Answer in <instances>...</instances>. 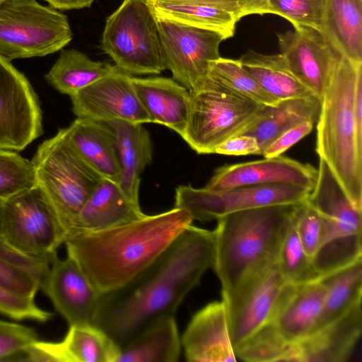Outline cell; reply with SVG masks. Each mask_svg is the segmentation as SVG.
Returning a JSON list of instances; mask_svg holds the SVG:
<instances>
[{
    "instance_id": "cell-1",
    "label": "cell",
    "mask_w": 362,
    "mask_h": 362,
    "mask_svg": "<svg viewBox=\"0 0 362 362\" xmlns=\"http://www.w3.org/2000/svg\"><path fill=\"white\" fill-rule=\"evenodd\" d=\"M214 257V231L191 224L136 276L100 295L93 325L121 349L153 321L175 315Z\"/></svg>"
},
{
    "instance_id": "cell-2",
    "label": "cell",
    "mask_w": 362,
    "mask_h": 362,
    "mask_svg": "<svg viewBox=\"0 0 362 362\" xmlns=\"http://www.w3.org/2000/svg\"><path fill=\"white\" fill-rule=\"evenodd\" d=\"M192 222L185 211L174 207L109 229L72 235L64 244L67 257L103 294L147 268Z\"/></svg>"
},
{
    "instance_id": "cell-3",
    "label": "cell",
    "mask_w": 362,
    "mask_h": 362,
    "mask_svg": "<svg viewBox=\"0 0 362 362\" xmlns=\"http://www.w3.org/2000/svg\"><path fill=\"white\" fill-rule=\"evenodd\" d=\"M301 202L259 206L216 219L212 269L226 308L277 263L282 241Z\"/></svg>"
},
{
    "instance_id": "cell-4",
    "label": "cell",
    "mask_w": 362,
    "mask_h": 362,
    "mask_svg": "<svg viewBox=\"0 0 362 362\" xmlns=\"http://www.w3.org/2000/svg\"><path fill=\"white\" fill-rule=\"evenodd\" d=\"M362 64L338 62L321 99L315 150L352 205L362 211V130L357 128L354 96Z\"/></svg>"
},
{
    "instance_id": "cell-5",
    "label": "cell",
    "mask_w": 362,
    "mask_h": 362,
    "mask_svg": "<svg viewBox=\"0 0 362 362\" xmlns=\"http://www.w3.org/2000/svg\"><path fill=\"white\" fill-rule=\"evenodd\" d=\"M30 161L36 186L50 203L66 238L83 204L103 177L71 146L65 128L44 141Z\"/></svg>"
},
{
    "instance_id": "cell-6",
    "label": "cell",
    "mask_w": 362,
    "mask_h": 362,
    "mask_svg": "<svg viewBox=\"0 0 362 362\" xmlns=\"http://www.w3.org/2000/svg\"><path fill=\"white\" fill-rule=\"evenodd\" d=\"M101 48L131 76L159 74L165 69L156 16L148 0H123L106 19Z\"/></svg>"
},
{
    "instance_id": "cell-7",
    "label": "cell",
    "mask_w": 362,
    "mask_h": 362,
    "mask_svg": "<svg viewBox=\"0 0 362 362\" xmlns=\"http://www.w3.org/2000/svg\"><path fill=\"white\" fill-rule=\"evenodd\" d=\"M189 92V113L181 137L199 154L214 153L223 142L240 134L264 106L208 77Z\"/></svg>"
},
{
    "instance_id": "cell-8",
    "label": "cell",
    "mask_w": 362,
    "mask_h": 362,
    "mask_svg": "<svg viewBox=\"0 0 362 362\" xmlns=\"http://www.w3.org/2000/svg\"><path fill=\"white\" fill-rule=\"evenodd\" d=\"M67 16L37 0H8L0 6V54L11 61L44 57L72 40Z\"/></svg>"
},
{
    "instance_id": "cell-9",
    "label": "cell",
    "mask_w": 362,
    "mask_h": 362,
    "mask_svg": "<svg viewBox=\"0 0 362 362\" xmlns=\"http://www.w3.org/2000/svg\"><path fill=\"white\" fill-rule=\"evenodd\" d=\"M1 236L17 251L49 262L66 238L53 208L37 186L4 201Z\"/></svg>"
},
{
    "instance_id": "cell-10",
    "label": "cell",
    "mask_w": 362,
    "mask_h": 362,
    "mask_svg": "<svg viewBox=\"0 0 362 362\" xmlns=\"http://www.w3.org/2000/svg\"><path fill=\"white\" fill-rule=\"evenodd\" d=\"M312 189L290 184H268L223 189L179 185L175 207L185 211L192 221H211L230 213L274 204L306 200Z\"/></svg>"
},
{
    "instance_id": "cell-11",
    "label": "cell",
    "mask_w": 362,
    "mask_h": 362,
    "mask_svg": "<svg viewBox=\"0 0 362 362\" xmlns=\"http://www.w3.org/2000/svg\"><path fill=\"white\" fill-rule=\"evenodd\" d=\"M156 16L165 69L189 91L199 88L207 78L210 63L221 57L219 47L226 37Z\"/></svg>"
},
{
    "instance_id": "cell-12",
    "label": "cell",
    "mask_w": 362,
    "mask_h": 362,
    "mask_svg": "<svg viewBox=\"0 0 362 362\" xmlns=\"http://www.w3.org/2000/svg\"><path fill=\"white\" fill-rule=\"evenodd\" d=\"M42 133L35 92L24 74L0 54V148L22 151Z\"/></svg>"
},
{
    "instance_id": "cell-13",
    "label": "cell",
    "mask_w": 362,
    "mask_h": 362,
    "mask_svg": "<svg viewBox=\"0 0 362 362\" xmlns=\"http://www.w3.org/2000/svg\"><path fill=\"white\" fill-rule=\"evenodd\" d=\"M280 54L298 81L320 100L343 54L321 31L299 27L277 34Z\"/></svg>"
},
{
    "instance_id": "cell-14",
    "label": "cell",
    "mask_w": 362,
    "mask_h": 362,
    "mask_svg": "<svg viewBox=\"0 0 362 362\" xmlns=\"http://www.w3.org/2000/svg\"><path fill=\"white\" fill-rule=\"evenodd\" d=\"M76 117L108 122L152 123L134 88L132 76L116 66L110 74L70 96Z\"/></svg>"
},
{
    "instance_id": "cell-15",
    "label": "cell",
    "mask_w": 362,
    "mask_h": 362,
    "mask_svg": "<svg viewBox=\"0 0 362 362\" xmlns=\"http://www.w3.org/2000/svg\"><path fill=\"white\" fill-rule=\"evenodd\" d=\"M40 288L69 326L93 325L100 294L72 259L54 257Z\"/></svg>"
},
{
    "instance_id": "cell-16",
    "label": "cell",
    "mask_w": 362,
    "mask_h": 362,
    "mask_svg": "<svg viewBox=\"0 0 362 362\" xmlns=\"http://www.w3.org/2000/svg\"><path fill=\"white\" fill-rule=\"evenodd\" d=\"M317 169L283 156L224 165L216 168L204 187L223 189L243 186L290 184L313 189Z\"/></svg>"
},
{
    "instance_id": "cell-17",
    "label": "cell",
    "mask_w": 362,
    "mask_h": 362,
    "mask_svg": "<svg viewBox=\"0 0 362 362\" xmlns=\"http://www.w3.org/2000/svg\"><path fill=\"white\" fill-rule=\"evenodd\" d=\"M120 348L103 330L91 325H71L61 341L38 339L25 350L29 362H117Z\"/></svg>"
},
{
    "instance_id": "cell-18",
    "label": "cell",
    "mask_w": 362,
    "mask_h": 362,
    "mask_svg": "<svg viewBox=\"0 0 362 362\" xmlns=\"http://www.w3.org/2000/svg\"><path fill=\"white\" fill-rule=\"evenodd\" d=\"M287 283L276 263L226 308L233 350L269 322Z\"/></svg>"
},
{
    "instance_id": "cell-19",
    "label": "cell",
    "mask_w": 362,
    "mask_h": 362,
    "mask_svg": "<svg viewBox=\"0 0 362 362\" xmlns=\"http://www.w3.org/2000/svg\"><path fill=\"white\" fill-rule=\"evenodd\" d=\"M189 362H235L225 303L211 302L191 318L180 337Z\"/></svg>"
},
{
    "instance_id": "cell-20",
    "label": "cell",
    "mask_w": 362,
    "mask_h": 362,
    "mask_svg": "<svg viewBox=\"0 0 362 362\" xmlns=\"http://www.w3.org/2000/svg\"><path fill=\"white\" fill-rule=\"evenodd\" d=\"M325 296L320 280L300 285L287 283L266 324L285 341L297 343L315 331Z\"/></svg>"
},
{
    "instance_id": "cell-21",
    "label": "cell",
    "mask_w": 362,
    "mask_h": 362,
    "mask_svg": "<svg viewBox=\"0 0 362 362\" xmlns=\"http://www.w3.org/2000/svg\"><path fill=\"white\" fill-rule=\"evenodd\" d=\"M308 201L322 219L325 229L322 245L335 239L361 235L362 211L352 205L322 158H320L316 183Z\"/></svg>"
},
{
    "instance_id": "cell-22",
    "label": "cell",
    "mask_w": 362,
    "mask_h": 362,
    "mask_svg": "<svg viewBox=\"0 0 362 362\" xmlns=\"http://www.w3.org/2000/svg\"><path fill=\"white\" fill-rule=\"evenodd\" d=\"M362 330L361 304L315 331L293 347V362H345L351 357Z\"/></svg>"
},
{
    "instance_id": "cell-23",
    "label": "cell",
    "mask_w": 362,
    "mask_h": 362,
    "mask_svg": "<svg viewBox=\"0 0 362 362\" xmlns=\"http://www.w3.org/2000/svg\"><path fill=\"white\" fill-rule=\"evenodd\" d=\"M154 13L180 23L233 36L236 23L255 12L244 6L211 0H148Z\"/></svg>"
},
{
    "instance_id": "cell-24",
    "label": "cell",
    "mask_w": 362,
    "mask_h": 362,
    "mask_svg": "<svg viewBox=\"0 0 362 362\" xmlns=\"http://www.w3.org/2000/svg\"><path fill=\"white\" fill-rule=\"evenodd\" d=\"M135 92L152 123L183 134L189 113L191 94L173 78L132 76Z\"/></svg>"
},
{
    "instance_id": "cell-25",
    "label": "cell",
    "mask_w": 362,
    "mask_h": 362,
    "mask_svg": "<svg viewBox=\"0 0 362 362\" xmlns=\"http://www.w3.org/2000/svg\"><path fill=\"white\" fill-rule=\"evenodd\" d=\"M145 215L140 205L131 201L118 183L103 178L83 204L67 237L109 229Z\"/></svg>"
},
{
    "instance_id": "cell-26",
    "label": "cell",
    "mask_w": 362,
    "mask_h": 362,
    "mask_svg": "<svg viewBox=\"0 0 362 362\" xmlns=\"http://www.w3.org/2000/svg\"><path fill=\"white\" fill-rule=\"evenodd\" d=\"M65 132L71 146L91 168L103 178L119 184L121 168L116 136L107 122L76 117Z\"/></svg>"
},
{
    "instance_id": "cell-27",
    "label": "cell",
    "mask_w": 362,
    "mask_h": 362,
    "mask_svg": "<svg viewBox=\"0 0 362 362\" xmlns=\"http://www.w3.org/2000/svg\"><path fill=\"white\" fill-rule=\"evenodd\" d=\"M321 100L314 95L279 100L273 105H264L240 134L255 137L263 151L286 131L305 122L316 123Z\"/></svg>"
},
{
    "instance_id": "cell-28",
    "label": "cell",
    "mask_w": 362,
    "mask_h": 362,
    "mask_svg": "<svg viewBox=\"0 0 362 362\" xmlns=\"http://www.w3.org/2000/svg\"><path fill=\"white\" fill-rule=\"evenodd\" d=\"M107 123L113 129L116 136L121 168L119 186L131 201L139 204L141 174L152 160L150 134L143 124L122 120Z\"/></svg>"
},
{
    "instance_id": "cell-29",
    "label": "cell",
    "mask_w": 362,
    "mask_h": 362,
    "mask_svg": "<svg viewBox=\"0 0 362 362\" xmlns=\"http://www.w3.org/2000/svg\"><path fill=\"white\" fill-rule=\"evenodd\" d=\"M181 340L175 315L153 321L120 349L117 362H177Z\"/></svg>"
},
{
    "instance_id": "cell-30",
    "label": "cell",
    "mask_w": 362,
    "mask_h": 362,
    "mask_svg": "<svg viewBox=\"0 0 362 362\" xmlns=\"http://www.w3.org/2000/svg\"><path fill=\"white\" fill-rule=\"evenodd\" d=\"M323 33L344 57L362 64V0H325Z\"/></svg>"
},
{
    "instance_id": "cell-31",
    "label": "cell",
    "mask_w": 362,
    "mask_h": 362,
    "mask_svg": "<svg viewBox=\"0 0 362 362\" xmlns=\"http://www.w3.org/2000/svg\"><path fill=\"white\" fill-rule=\"evenodd\" d=\"M320 280L325 286V296L315 331L333 322L361 304L362 258L322 276Z\"/></svg>"
},
{
    "instance_id": "cell-32",
    "label": "cell",
    "mask_w": 362,
    "mask_h": 362,
    "mask_svg": "<svg viewBox=\"0 0 362 362\" xmlns=\"http://www.w3.org/2000/svg\"><path fill=\"white\" fill-rule=\"evenodd\" d=\"M239 61L257 82L278 100L312 94L294 76L280 53L264 54L250 49Z\"/></svg>"
},
{
    "instance_id": "cell-33",
    "label": "cell",
    "mask_w": 362,
    "mask_h": 362,
    "mask_svg": "<svg viewBox=\"0 0 362 362\" xmlns=\"http://www.w3.org/2000/svg\"><path fill=\"white\" fill-rule=\"evenodd\" d=\"M115 68V65L93 61L77 49H64L45 78L59 93L71 96Z\"/></svg>"
},
{
    "instance_id": "cell-34",
    "label": "cell",
    "mask_w": 362,
    "mask_h": 362,
    "mask_svg": "<svg viewBox=\"0 0 362 362\" xmlns=\"http://www.w3.org/2000/svg\"><path fill=\"white\" fill-rule=\"evenodd\" d=\"M207 77L259 105H273L279 101L242 66L239 59L220 57L210 63Z\"/></svg>"
},
{
    "instance_id": "cell-35",
    "label": "cell",
    "mask_w": 362,
    "mask_h": 362,
    "mask_svg": "<svg viewBox=\"0 0 362 362\" xmlns=\"http://www.w3.org/2000/svg\"><path fill=\"white\" fill-rule=\"evenodd\" d=\"M277 265L286 281L300 285L320 280L322 276L305 252L294 225V218L280 247Z\"/></svg>"
},
{
    "instance_id": "cell-36",
    "label": "cell",
    "mask_w": 362,
    "mask_h": 362,
    "mask_svg": "<svg viewBox=\"0 0 362 362\" xmlns=\"http://www.w3.org/2000/svg\"><path fill=\"white\" fill-rule=\"evenodd\" d=\"M35 186L31 161L15 151L0 148V199L6 200Z\"/></svg>"
},
{
    "instance_id": "cell-37",
    "label": "cell",
    "mask_w": 362,
    "mask_h": 362,
    "mask_svg": "<svg viewBox=\"0 0 362 362\" xmlns=\"http://www.w3.org/2000/svg\"><path fill=\"white\" fill-rule=\"evenodd\" d=\"M361 258L362 241L359 235L335 239L322 245L312 260L322 277Z\"/></svg>"
},
{
    "instance_id": "cell-38",
    "label": "cell",
    "mask_w": 362,
    "mask_h": 362,
    "mask_svg": "<svg viewBox=\"0 0 362 362\" xmlns=\"http://www.w3.org/2000/svg\"><path fill=\"white\" fill-rule=\"evenodd\" d=\"M271 13L288 21L293 28L307 27L323 33L325 0H268Z\"/></svg>"
},
{
    "instance_id": "cell-39",
    "label": "cell",
    "mask_w": 362,
    "mask_h": 362,
    "mask_svg": "<svg viewBox=\"0 0 362 362\" xmlns=\"http://www.w3.org/2000/svg\"><path fill=\"white\" fill-rule=\"evenodd\" d=\"M294 225L305 252L313 259L323 243L325 229L320 215L308 199L299 204Z\"/></svg>"
},
{
    "instance_id": "cell-40",
    "label": "cell",
    "mask_w": 362,
    "mask_h": 362,
    "mask_svg": "<svg viewBox=\"0 0 362 362\" xmlns=\"http://www.w3.org/2000/svg\"><path fill=\"white\" fill-rule=\"evenodd\" d=\"M0 313L15 320L46 322L53 313L40 308L35 298L18 296L0 286Z\"/></svg>"
},
{
    "instance_id": "cell-41",
    "label": "cell",
    "mask_w": 362,
    "mask_h": 362,
    "mask_svg": "<svg viewBox=\"0 0 362 362\" xmlns=\"http://www.w3.org/2000/svg\"><path fill=\"white\" fill-rule=\"evenodd\" d=\"M42 279L25 268L0 257V286L18 296L35 298Z\"/></svg>"
},
{
    "instance_id": "cell-42",
    "label": "cell",
    "mask_w": 362,
    "mask_h": 362,
    "mask_svg": "<svg viewBox=\"0 0 362 362\" xmlns=\"http://www.w3.org/2000/svg\"><path fill=\"white\" fill-rule=\"evenodd\" d=\"M37 339L32 327L0 319V361H8L14 354Z\"/></svg>"
},
{
    "instance_id": "cell-43",
    "label": "cell",
    "mask_w": 362,
    "mask_h": 362,
    "mask_svg": "<svg viewBox=\"0 0 362 362\" xmlns=\"http://www.w3.org/2000/svg\"><path fill=\"white\" fill-rule=\"evenodd\" d=\"M0 257L32 272L41 279L49 269L50 262L25 255L11 246L0 235Z\"/></svg>"
},
{
    "instance_id": "cell-44",
    "label": "cell",
    "mask_w": 362,
    "mask_h": 362,
    "mask_svg": "<svg viewBox=\"0 0 362 362\" xmlns=\"http://www.w3.org/2000/svg\"><path fill=\"white\" fill-rule=\"evenodd\" d=\"M315 123L305 122L286 131L274 139L262 151L264 158H272L282 155L289 148L310 134Z\"/></svg>"
},
{
    "instance_id": "cell-45",
    "label": "cell",
    "mask_w": 362,
    "mask_h": 362,
    "mask_svg": "<svg viewBox=\"0 0 362 362\" xmlns=\"http://www.w3.org/2000/svg\"><path fill=\"white\" fill-rule=\"evenodd\" d=\"M214 153L226 156L262 155V150L255 137L238 134L219 145Z\"/></svg>"
},
{
    "instance_id": "cell-46",
    "label": "cell",
    "mask_w": 362,
    "mask_h": 362,
    "mask_svg": "<svg viewBox=\"0 0 362 362\" xmlns=\"http://www.w3.org/2000/svg\"><path fill=\"white\" fill-rule=\"evenodd\" d=\"M59 10L80 9L90 7L95 0H44Z\"/></svg>"
},
{
    "instance_id": "cell-47",
    "label": "cell",
    "mask_w": 362,
    "mask_h": 362,
    "mask_svg": "<svg viewBox=\"0 0 362 362\" xmlns=\"http://www.w3.org/2000/svg\"><path fill=\"white\" fill-rule=\"evenodd\" d=\"M229 2L244 6L252 9L255 14L271 13L268 0H211Z\"/></svg>"
},
{
    "instance_id": "cell-48",
    "label": "cell",
    "mask_w": 362,
    "mask_h": 362,
    "mask_svg": "<svg viewBox=\"0 0 362 362\" xmlns=\"http://www.w3.org/2000/svg\"><path fill=\"white\" fill-rule=\"evenodd\" d=\"M4 201V200L0 199V235H1V215Z\"/></svg>"
},
{
    "instance_id": "cell-49",
    "label": "cell",
    "mask_w": 362,
    "mask_h": 362,
    "mask_svg": "<svg viewBox=\"0 0 362 362\" xmlns=\"http://www.w3.org/2000/svg\"><path fill=\"white\" fill-rule=\"evenodd\" d=\"M8 0H0V6Z\"/></svg>"
}]
</instances>
